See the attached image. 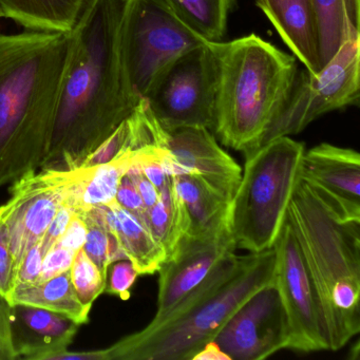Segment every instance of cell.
<instances>
[{
    "label": "cell",
    "instance_id": "cell-29",
    "mask_svg": "<svg viewBox=\"0 0 360 360\" xmlns=\"http://www.w3.org/2000/svg\"><path fill=\"white\" fill-rule=\"evenodd\" d=\"M14 274L15 264L9 236L5 225L0 222V295L9 302L14 290Z\"/></svg>",
    "mask_w": 360,
    "mask_h": 360
},
{
    "label": "cell",
    "instance_id": "cell-13",
    "mask_svg": "<svg viewBox=\"0 0 360 360\" xmlns=\"http://www.w3.org/2000/svg\"><path fill=\"white\" fill-rule=\"evenodd\" d=\"M212 342L227 360H262L288 349V316L276 279L250 295Z\"/></svg>",
    "mask_w": 360,
    "mask_h": 360
},
{
    "label": "cell",
    "instance_id": "cell-27",
    "mask_svg": "<svg viewBox=\"0 0 360 360\" xmlns=\"http://www.w3.org/2000/svg\"><path fill=\"white\" fill-rule=\"evenodd\" d=\"M70 277L79 300L91 309L94 301L105 292L107 279L83 248L75 255Z\"/></svg>",
    "mask_w": 360,
    "mask_h": 360
},
{
    "label": "cell",
    "instance_id": "cell-4",
    "mask_svg": "<svg viewBox=\"0 0 360 360\" xmlns=\"http://www.w3.org/2000/svg\"><path fill=\"white\" fill-rule=\"evenodd\" d=\"M210 47L218 64L212 130L223 145L246 155L260 146L288 98L296 58L256 34Z\"/></svg>",
    "mask_w": 360,
    "mask_h": 360
},
{
    "label": "cell",
    "instance_id": "cell-26",
    "mask_svg": "<svg viewBox=\"0 0 360 360\" xmlns=\"http://www.w3.org/2000/svg\"><path fill=\"white\" fill-rule=\"evenodd\" d=\"M79 216L87 224V237L84 244V252L96 263L107 279L109 266L115 261L127 259V257L117 243V238L107 229L103 218L102 206L92 208Z\"/></svg>",
    "mask_w": 360,
    "mask_h": 360
},
{
    "label": "cell",
    "instance_id": "cell-21",
    "mask_svg": "<svg viewBox=\"0 0 360 360\" xmlns=\"http://www.w3.org/2000/svg\"><path fill=\"white\" fill-rule=\"evenodd\" d=\"M88 0H0L4 16L24 30L69 33Z\"/></svg>",
    "mask_w": 360,
    "mask_h": 360
},
{
    "label": "cell",
    "instance_id": "cell-32",
    "mask_svg": "<svg viewBox=\"0 0 360 360\" xmlns=\"http://www.w3.org/2000/svg\"><path fill=\"white\" fill-rule=\"evenodd\" d=\"M12 304L0 295V360H18L12 336Z\"/></svg>",
    "mask_w": 360,
    "mask_h": 360
},
{
    "label": "cell",
    "instance_id": "cell-28",
    "mask_svg": "<svg viewBox=\"0 0 360 360\" xmlns=\"http://www.w3.org/2000/svg\"><path fill=\"white\" fill-rule=\"evenodd\" d=\"M108 273L105 292L119 297L122 300H128L132 286L140 276L131 261L129 259L115 261L109 266Z\"/></svg>",
    "mask_w": 360,
    "mask_h": 360
},
{
    "label": "cell",
    "instance_id": "cell-22",
    "mask_svg": "<svg viewBox=\"0 0 360 360\" xmlns=\"http://www.w3.org/2000/svg\"><path fill=\"white\" fill-rule=\"evenodd\" d=\"M174 189L187 222V233L197 236L212 231L227 220L229 201L191 174L174 176Z\"/></svg>",
    "mask_w": 360,
    "mask_h": 360
},
{
    "label": "cell",
    "instance_id": "cell-10",
    "mask_svg": "<svg viewBox=\"0 0 360 360\" xmlns=\"http://www.w3.org/2000/svg\"><path fill=\"white\" fill-rule=\"evenodd\" d=\"M273 248L276 254V284L290 328L288 349L304 353L330 349V332L321 300L288 218Z\"/></svg>",
    "mask_w": 360,
    "mask_h": 360
},
{
    "label": "cell",
    "instance_id": "cell-2",
    "mask_svg": "<svg viewBox=\"0 0 360 360\" xmlns=\"http://www.w3.org/2000/svg\"><path fill=\"white\" fill-rule=\"evenodd\" d=\"M73 44L72 32L0 33V187L41 169Z\"/></svg>",
    "mask_w": 360,
    "mask_h": 360
},
{
    "label": "cell",
    "instance_id": "cell-18",
    "mask_svg": "<svg viewBox=\"0 0 360 360\" xmlns=\"http://www.w3.org/2000/svg\"><path fill=\"white\" fill-rule=\"evenodd\" d=\"M105 224L117 238L139 275H153L166 259V250L141 219L115 202L102 206Z\"/></svg>",
    "mask_w": 360,
    "mask_h": 360
},
{
    "label": "cell",
    "instance_id": "cell-17",
    "mask_svg": "<svg viewBox=\"0 0 360 360\" xmlns=\"http://www.w3.org/2000/svg\"><path fill=\"white\" fill-rule=\"evenodd\" d=\"M295 58L311 71H320L317 31L311 0H256Z\"/></svg>",
    "mask_w": 360,
    "mask_h": 360
},
{
    "label": "cell",
    "instance_id": "cell-33",
    "mask_svg": "<svg viewBox=\"0 0 360 360\" xmlns=\"http://www.w3.org/2000/svg\"><path fill=\"white\" fill-rule=\"evenodd\" d=\"M115 203L124 210L131 212L141 220H144L146 207L143 203L142 198H141L136 185L127 174L123 176L120 183L117 195H115Z\"/></svg>",
    "mask_w": 360,
    "mask_h": 360
},
{
    "label": "cell",
    "instance_id": "cell-15",
    "mask_svg": "<svg viewBox=\"0 0 360 360\" xmlns=\"http://www.w3.org/2000/svg\"><path fill=\"white\" fill-rule=\"evenodd\" d=\"M165 148L172 157L174 176L193 174L231 202L241 182L242 169L210 129L182 127L167 132Z\"/></svg>",
    "mask_w": 360,
    "mask_h": 360
},
{
    "label": "cell",
    "instance_id": "cell-9",
    "mask_svg": "<svg viewBox=\"0 0 360 360\" xmlns=\"http://www.w3.org/2000/svg\"><path fill=\"white\" fill-rule=\"evenodd\" d=\"M218 64L210 41L176 58L144 100L166 132L182 127L214 129Z\"/></svg>",
    "mask_w": 360,
    "mask_h": 360
},
{
    "label": "cell",
    "instance_id": "cell-30",
    "mask_svg": "<svg viewBox=\"0 0 360 360\" xmlns=\"http://www.w3.org/2000/svg\"><path fill=\"white\" fill-rule=\"evenodd\" d=\"M41 242L33 245L25 255L14 274V288L18 286L31 285L39 282L44 261Z\"/></svg>",
    "mask_w": 360,
    "mask_h": 360
},
{
    "label": "cell",
    "instance_id": "cell-36",
    "mask_svg": "<svg viewBox=\"0 0 360 360\" xmlns=\"http://www.w3.org/2000/svg\"><path fill=\"white\" fill-rule=\"evenodd\" d=\"M86 237H87V224L81 216L75 214L64 235L56 244L77 252L84 248Z\"/></svg>",
    "mask_w": 360,
    "mask_h": 360
},
{
    "label": "cell",
    "instance_id": "cell-37",
    "mask_svg": "<svg viewBox=\"0 0 360 360\" xmlns=\"http://www.w3.org/2000/svg\"><path fill=\"white\" fill-rule=\"evenodd\" d=\"M227 360L224 354L218 349L214 342L208 343L193 360Z\"/></svg>",
    "mask_w": 360,
    "mask_h": 360
},
{
    "label": "cell",
    "instance_id": "cell-24",
    "mask_svg": "<svg viewBox=\"0 0 360 360\" xmlns=\"http://www.w3.org/2000/svg\"><path fill=\"white\" fill-rule=\"evenodd\" d=\"M193 31L210 41H222L236 0H164Z\"/></svg>",
    "mask_w": 360,
    "mask_h": 360
},
{
    "label": "cell",
    "instance_id": "cell-8",
    "mask_svg": "<svg viewBox=\"0 0 360 360\" xmlns=\"http://www.w3.org/2000/svg\"><path fill=\"white\" fill-rule=\"evenodd\" d=\"M359 64L357 39L345 44L319 72L297 71L290 94L259 147L280 136L300 134L326 113L358 105Z\"/></svg>",
    "mask_w": 360,
    "mask_h": 360
},
{
    "label": "cell",
    "instance_id": "cell-5",
    "mask_svg": "<svg viewBox=\"0 0 360 360\" xmlns=\"http://www.w3.org/2000/svg\"><path fill=\"white\" fill-rule=\"evenodd\" d=\"M328 323L330 351L360 332V221L333 212L304 181L288 208Z\"/></svg>",
    "mask_w": 360,
    "mask_h": 360
},
{
    "label": "cell",
    "instance_id": "cell-35",
    "mask_svg": "<svg viewBox=\"0 0 360 360\" xmlns=\"http://www.w3.org/2000/svg\"><path fill=\"white\" fill-rule=\"evenodd\" d=\"M126 174L131 179L132 182L136 185L146 210H150L160 199V191H158L157 187L144 176L140 167L134 163V159Z\"/></svg>",
    "mask_w": 360,
    "mask_h": 360
},
{
    "label": "cell",
    "instance_id": "cell-31",
    "mask_svg": "<svg viewBox=\"0 0 360 360\" xmlns=\"http://www.w3.org/2000/svg\"><path fill=\"white\" fill-rule=\"evenodd\" d=\"M75 255L77 252L70 248H64L60 244L52 246L44 257L39 282L46 281L70 271Z\"/></svg>",
    "mask_w": 360,
    "mask_h": 360
},
{
    "label": "cell",
    "instance_id": "cell-3",
    "mask_svg": "<svg viewBox=\"0 0 360 360\" xmlns=\"http://www.w3.org/2000/svg\"><path fill=\"white\" fill-rule=\"evenodd\" d=\"M275 279L273 248L233 252L166 321L98 349V360H193L250 295Z\"/></svg>",
    "mask_w": 360,
    "mask_h": 360
},
{
    "label": "cell",
    "instance_id": "cell-6",
    "mask_svg": "<svg viewBox=\"0 0 360 360\" xmlns=\"http://www.w3.org/2000/svg\"><path fill=\"white\" fill-rule=\"evenodd\" d=\"M304 151L303 143L280 136L244 155L241 182L227 212L236 248L260 252L273 248L300 181Z\"/></svg>",
    "mask_w": 360,
    "mask_h": 360
},
{
    "label": "cell",
    "instance_id": "cell-16",
    "mask_svg": "<svg viewBox=\"0 0 360 360\" xmlns=\"http://www.w3.org/2000/svg\"><path fill=\"white\" fill-rule=\"evenodd\" d=\"M11 322L20 359H56L69 349L79 328L67 316L25 304H12Z\"/></svg>",
    "mask_w": 360,
    "mask_h": 360
},
{
    "label": "cell",
    "instance_id": "cell-38",
    "mask_svg": "<svg viewBox=\"0 0 360 360\" xmlns=\"http://www.w3.org/2000/svg\"><path fill=\"white\" fill-rule=\"evenodd\" d=\"M0 18H5V16H4L3 11H1V9H0Z\"/></svg>",
    "mask_w": 360,
    "mask_h": 360
},
{
    "label": "cell",
    "instance_id": "cell-19",
    "mask_svg": "<svg viewBox=\"0 0 360 360\" xmlns=\"http://www.w3.org/2000/svg\"><path fill=\"white\" fill-rule=\"evenodd\" d=\"M134 150L117 155L112 161L92 167L77 168L65 203L82 214L115 202L122 179L134 162Z\"/></svg>",
    "mask_w": 360,
    "mask_h": 360
},
{
    "label": "cell",
    "instance_id": "cell-20",
    "mask_svg": "<svg viewBox=\"0 0 360 360\" xmlns=\"http://www.w3.org/2000/svg\"><path fill=\"white\" fill-rule=\"evenodd\" d=\"M320 70L347 41L360 39V0H311Z\"/></svg>",
    "mask_w": 360,
    "mask_h": 360
},
{
    "label": "cell",
    "instance_id": "cell-12",
    "mask_svg": "<svg viewBox=\"0 0 360 360\" xmlns=\"http://www.w3.org/2000/svg\"><path fill=\"white\" fill-rule=\"evenodd\" d=\"M236 250L227 220L202 235L183 236L158 271V309L148 326L166 321Z\"/></svg>",
    "mask_w": 360,
    "mask_h": 360
},
{
    "label": "cell",
    "instance_id": "cell-23",
    "mask_svg": "<svg viewBox=\"0 0 360 360\" xmlns=\"http://www.w3.org/2000/svg\"><path fill=\"white\" fill-rule=\"evenodd\" d=\"M10 303L31 305L62 314L79 326L89 321L91 311L77 297L71 281L70 271L46 281L18 286L12 292Z\"/></svg>",
    "mask_w": 360,
    "mask_h": 360
},
{
    "label": "cell",
    "instance_id": "cell-7",
    "mask_svg": "<svg viewBox=\"0 0 360 360\" xmlns=\"http://www.w3.org/2000/svg\"><path fill=\"white\" fill-rule=\"evenodd\" d=\"M164 0H127L122 25L124 64L134 94L144 98L176 58L207 43Z\"/></svg>",
    "mask_w": 360,
    "mask_h": 360
},
{
    "label": "cell",
    "instance_id": "cell-34",
    "mask_svg": "<svg viewBox=\"0 0 360 360\" xmlns=\"http://www.w3.org/2000/svg\"><path fill=\"white\" fill-rule=\"evenodd\" d=\"M75 212L68 205L64 203L62 207L56 212L52 222L48 226L41 242V250L44 255L47 254L48 250L58 243V240L62 238L70 223L71 219L75 216Z\"/></svg>",
    "mask_w": 360,
    "mask_h": 360
},
{
    "label": "cell",
    "instance_id": "cell-25",
    "mask_svg": "<svg viewBox=\"0 0 360 360\" xmlns=\"http://www.w3.org/2000/svg\"><path fill=\"white\" fill-rule=\"evenodd\" d=\"M143 222L165 248L166 257L174 250L179 240L186 235V218L174 189V178L160 191L159 201L146 210Z\"/></svg>",
    "mask_w": 360,
    "mask_h": 360
},
{
    "label": "cell",
    "instance_id": "cell-11",
    "mask_svg": "<svg viewBox=\"0 0 360 360\" xmlns=\"http://www.w3.org/2000/svg\"><path fill=\"white\" fill-rule=\"evenodd\" d=\"M77 169H41L12 183L11 195L0 206V222L9 236L15 269L25 255L43 239L50 223L66 202Z\"/></svg>",
    "mask_w": 360,
    "mask_h": 360
},
{
    "label": "cell",
    "instance_id": "cell-1",
    "mask_svg": "<svg viewBox=\"0 0 360 360\" xmlns=\"http://www.w3.org/2000/svg\"><path fill=\"white\" fill-rule=\"evenodd\" d=\"M127 0H88L73 27V52L47 157L41 168L75 170L140 103L124 64Z\"/></svg>",
    "mask_w": 360,
    "mask_h": 360
},
{
    "label": "cell",
    "instance_id": "cell-14",
    "mask_svg": "<svg viewBox=\"0 0 360 360\" xmlns=\"http://www.w3.org/2000/svg\"><path fill=\"white\" fill-rule=\"evenodd\" d=\"M300 179L339 217L360 221V155L357 151L321 143L303 153Z\"/></svg>",
    "mask_w": 360,
    "mask_h": 360
}]
</instances>
